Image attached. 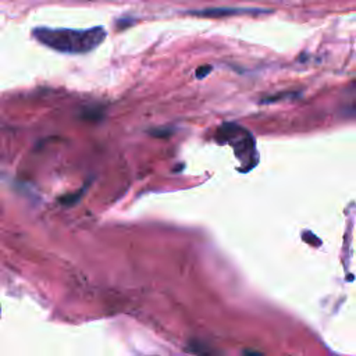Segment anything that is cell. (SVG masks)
<instances>
[{
  "label": "cell",
  "instance_id": "1",
  "mask_svg": "<svg viewBox=\"0 0 356 356\" xmlns=\"http://www.w3.org/2000/svg\"><path fill=\"white\" fill-rule=\"evenodd\" d=\"M32 36L49 49L68 54H85L103 43L106 31L103 26L86 29L47 28L38 26L32 29Z\"/></svg>",
  "mask_w": 356,
  "mask_h": 356
},
{
  "label": "cell",
  "instance_id": "2",
  "mask_svg": "<svg viewBox=\"0 0 356 356\" xmlns=\"http://www.w3.org/2000/svg\"><path fill=\"white\" fill-rule=\"evenodd\" d=\"M217 139L220 142L229 143L236 153V157L241 159L242 165L252 168L257 163V152H256V143L249 131H246L243 127L227 122L222 124L217 131Z\"/></svg>",
  "mask_w": 356,
  "mask_h": 356
},
{
  "label": "cell",
  "instance_id": "3",
  "mask_svg": "<svg viewBox=\"0 0 356 356\" xmlns=\"http://www.w3.org/2000/svg\"><path fill=\"white\" fill-rule=\"evenodd\" d=\"M253 13H270V10L261 8H238V7H217V8H204V10H193L192 15L197 17H227V15H238V14H253Z\"/></svg>",
  "mask_w": 356,
  "mask_h": 356
},
{
  "label": "cell",
  "instance_id": "4",
  "mask_svg": "<svg viewBox=\"0 0 356 356\" xmlns=\"http://www.w3.org/2000/svg\"><path fill=\"white\" fill-rule=\"evenodd\" d=\"M210 71H211V67H210V65H202V67H199V68L196 70V76H197L199 79H202V78H204Z\"/></svg>",
  "mask_w": 356,
  "mask_h": 356
},
{
  "label": "cell",
  "instance_id": "5",
  "mask_svg": "<svg viewBox=\"0 0 356 356\" xmlns=\"http://www.w3.org/2000/svg\"><path fill=\"white\" fill-rule=\"evenodd\" d=\"M245 356H264V355H261L260 352H256V350H246Z\"/></svg>",
  "mask_w": 356,
  "mask_h": 356
}]
</instances>
